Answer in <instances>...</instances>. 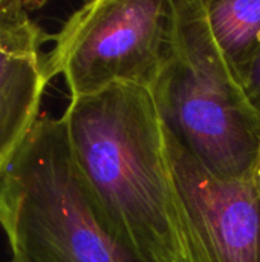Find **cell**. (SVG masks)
<instances>
[{
  "label": "cell",
  "instance_id": "obj_1",
  "mask_svg": "<svg viewBox=\"0 0 260 262\" xmlns=\"http://www.w3.org/2000/svg\"><path fill=\"white\" fill-rule=\"evenodd\" d=\"M97 209L143 262H210L179 196L152 92L115 84L61 115Z\"/></svg>",
  "mask_w": 260,
  "mask_h": 262
},
{
  "label": "cell",
  "instance_id": "obj_2",
  "mask_svg": "<svg viewBox=\"0 0 260 262\" xmlns=\"http://www.w3.org/2000/svg\"><path fill=\"white\" fill-rule=\"evenodd\" d=\"M167 57L150 88L164 127L215 177H260V115L221 54L205 0H173Z\"/></svg>",
  "mask_w": 260,
  "mask_h": 262
},
{
  "label": "cell",
  "instance_id": "obj_3",
  "mask_svg": "<svg viewBox=\"0 0 260 262\" xmlns=\"http://www.w3.org/2000/svg\"><path fill=\"white\" fill-rule=\"evenodd\" d=\"M0 227L17 261L143 262L90 198L61 117H40L0 173Z\"/></svg>",
  "mask_w": 260,
  "mask_h": 262
},
{
  "label": "cell",
  "instance_id": "obj_4",
  "mask_svg": "<svg viewBox=\"0 0 260 262\" xmlns=\"http://www.w3.org/2000/svg\"><path fill=\"white\" fill-rule=\"evenodd\" d=\"M173 23V0L89 2L54 35L43 57L46 77H63L70 98L115 84L150 91L167 57Z\"/></svg>",
  "mask_w": 260,
  "mask_h": 262
},
{
  "label": "cell",
  "instance_id": "obj_5",
  "mask_svg": "<svg viewBox=\"0 0 260 262\" xmlns=\"http://www.w3.org/2000/svg\"><path fill=\"white\" fill-rule=\"evenodd\" d=\"M164 135L179 196L210 262H260V177L219 180L166 127Z\"/></svg>",
  "mask_w": 260,
  "mask_h": 262
},
{
  "label": "cell",
  "instance_id": "obj_6",
  "mask_svg": "<svg viewBox=\"0 0 260 262\" xmlns=\"http://www.w3.org/2000/svg\"><path fill=\"white\" fill-rule=\"evenodd\" d=\"M48 83L41 54L0 52V173L40 118Z\"/></svg>",
  "mask_w": 260,
  "mask_h": 262
},
{
  "label": "cell",
  "instance_id": "obj_7",
  "mask_svg": "<svg viewBox=\"0 0 260 262\" xmlns=\"http://www.w3.org/2000/svg\"><path fill=\"white\" fill-rule=\"evenodd\" d=\"M211 35L242 81L260 49V0H205Z\"/></svg>",
  "mask_w": 260,
  "mask_h": 262
},
{
  "label": "cell",
  "instance_id": "obj_8",
  "mask_svg": "<svg viewBox=\"0 0 260 262\" xmlns=\"http://www.w3.org/2000/svg\"><path fill=\"white\" fill-rule=\"evenodd\" d=\"M44 40V31L34 21L26 3L0 0V52L40 54Z\"/></svg>",
  "mask_w": 260,
  "mask_h": 262
},
{
  "label": "cell",
  "instance_id": "obj_9",
  "mask_svg": "<svg viewBox=\"0 0 260 262\" xmlns=\"http://www.w3.org/2000/svg\"><path fill=\"white\" fill-rule=\"evenodd\" d=\"M250 103L260 115V49L241 81Z\"/></svg>",
  "mask_w": 260,
  "mask_h": 262
},
{
  "label": "cell",
  "instance_id": "obj_10",
  "mask_svg": "<svg viewBox=\"0 0 260 262\" xmlns=\"http://www.w3.org/2000/svg\"><path fill=\"white\" fill-rule=\"evenodd\" d=\"M5 262H21V261H17V259H12V258H9L8 261H5Z\"/></svg>",
  "mask_w": 260,
  "mask_h": 262
}]
</instances>
